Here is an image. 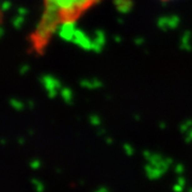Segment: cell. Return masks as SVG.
Segmentation results:
<instances>
[{
    "label": "cell",
    "instance_id": "cell-5",
    "mask_svg": "<svg viewBox=\"0 0 192 192\" xmlns=\"http://www.w3.org/2000/svg\"><path fill=\"white\" fill-rule=\"evenodd\" d=\"M173 190L175 192H181L183 191V186H180L179 184H176V185L173 187Z\"/></svg>",
    "mask_w": 192,
    "mask_h": 192
},
{
    "label": "cell",
    "instance_id": "cell-8",
    "mask_svg": "<svg viewBox=\"0 0 192 192\" xmlns=\"http://www.w3.org/2000/svg\"><path fill=\"white\" fill-rule=\"evenodd\" d=\"M188 191H189V192H192V188H191V187H190V188L188 189Z\"/></svg>",
    "mask_w": 192,
    "mask_h": 192
},
{
    "label": "cell",
    "instance_id": "cell-3",
    "mask_svg": "<svg viewBox=\"0 0 192 192\" xmlns=\"http://www.w3.org/2000/svg\"><path fill=\"white\" fill-rule=\"evenodd\" d=\"M31 181H32L33 185L35 186L36 191H38V192H43V190H44V186H43V184L41 183V181H38V179H32Z\"/></svg>",
    "mask_w": 192,
    "mask_h": 192
},
{
    "label": "cell",
    "instance_id": "cell-9",
    "mask_svg": "<svg viewBox=\"0 0 192 192\" xmlns=\"http://www.w3.org/2000/svg\"><path fill=\"white\" fill-rule=\"evenodd\" d=\"M161 1H172V0H161Z\"/></svg>",
    "mask_w": 192,
    "mask_h": 192
},
{
    "label": "cell",
    "instance_id": "cell-4",
    "mask_svg": "<svg viewBox=\"0 0 192 192\" xmlns=\"http://www.w3.org/2000/svg\"><path fill=\"white\" fill-rule=\"evenodd\" d=\"M177 184H179V185L180 186H185L186 185V179H185V178H184L183 177V176H178V178H177Z\"/></svg>",
    "mask_w": 192,
    "mask_h": 192
},
{
    "label": "cell",
    "instance_id": "cell-7",
    "mask_svg": "<svg viewBox=\"0 0 192 192\" xmlns=\"http://www.w3.org/2000/svg\"><path fill=\"white\" fill-rule=\"evenodd\" d=\"M176 173H177V174H181V173H183V165H177V167H176Z\"/></svg>",
    "mask_w": 192,
    "mask_h": 192
},
{
    "label": "cell",
    "instance_id": "cell-2",
    "mask_svg": "<svg viewBox=\"0 0 192 192\" xmlns=\"http://www.w3.org/2000/svg\"><path fill=\"white\" fill-rule=\"evenodd\" d=\"M145 170H146L147 176H149V178H150V179H157V178L161 177L162 174L164 173L160 169H158L156 167H152V165H146Z\"/></svg>",
    "mask_w": 192,
    "mask_h": 192
},
{
    "label": "cell",
    "instance_id": "cell-6",
    "mask_svg": "<svg viewBox=\"0 0 192 192\" xmlns=\"http://www.w3.org/2000/svg\"><path fill=\"white\" fill-rule=\"evenodd\" d=\"M38 167H40V163H38V161L31 162V168H32V169H38Z\"/></svg>",
    "mask_w": 192,
    "mask_h": 192
},
{
    "label": "cell",
    "instance_id": "cell-1",
    "mask_svg": "<svg viewBox=\"0 0 192 192\" xmlns=\"http://www.w3.org/2000/svg\"><path fill=\"white\" fill-rule=\"evenodd\" d=\"M99 0H43L42 16L29 38L30 47L42 54L60 26L75 23Z\"/></svg>",
    "mask_w": 192,
    "mask_h": 192
},
{
    "label": "cell",
    "instance_id": "cell-10",
    "mask_svg": "<svg viewBox=\"0 0 192 192\" xmlns=\"http://www.w3.org/2000/svg\"><path fill=\"white\" fill-rule=\"evenodd\" d=\"M95 192H97V191H95Z\"/></svg>",
    "mask_w": 192,
    "mask_h": 192
}]
</instances>
